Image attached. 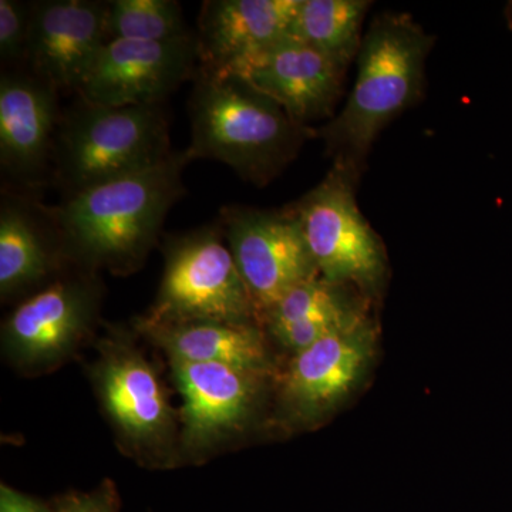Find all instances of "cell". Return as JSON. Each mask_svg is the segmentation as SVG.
<instances>
[{
  "label": "cell",
  "mask_w": 512,
  "mask_h": 512,
  "mask_svg": "<svg viewBox=\"0 0 512 512\" xmlns=\"http://www.w3.org/2000/svg\"><path fill=\"white\" fill-rule=\"evenodd\" d=\"M191 161L187 151H173L153 167L47 207L60 244L89 265L133 268L156 244L168 212L183 197V173Z\"/></svg>",
  "instance_id": "cell-1"
},
{
  "label": "cell",
  "mask_w": 512,
  "mask_h": 512,
  "mask_svg": "<svg viewBox=\"0 0 512 512\" xmlns=\"http://www.w3.org/2000/svg\"><path fill=\"white\" fill-rule=\"evenodd\" d=\"M188 116L191 160H214L242 178L265 187L315 136L296 124L276 101L258 92L241 76L198 69Z\"/></svg>",
  "instance_id": "cell-2"
},
{
  "label": "cell",
  "mask_w": 512,
  "mask_h": 512,
  "mask_svg": "<svg viewBox=\"0 0 512 512\" xmlns=\"http://www.w3.org/2000/svg\"><path fill=\"white\" fill-rule=\"evenodd\" d=\"M433 43L406 13H384L373 20L357 55L356 79L345 106L315 130L333 164L360 177L383 128L419 100Z\"/></svg>",
  "instance_id": "cell-3"
},
{
  "label": "cell",
  "mask_w": 512,
  "mask_h": 512,
  "mask_svg": "<svg viewBox=\"0 0 512 512\" xmlns=\"http://www.w3.org/2000/svg\"><path fill=\"white\" fill-rule=\"evenodd\" d=\"M171 154L163 104L106 107L79 99L60 120L53 175L67 197L146 170Z\"/></svg>",
  "instance_id": "cell-4"
},
{
  "label": "cell",
  "mask_w": 512,
  "mask_h": 512,
  "mask_svg": "<svg viewBox=\"0 0 512 512\" xmlns=\"http://www.w3.org/2000/svg\"><path fill=\"white\" fill-rule=\"evenodd\" d=\"M256 315L218 222L167 239L163 282L144 329L197 320L249 325Z\"/></svg>",
  "instance_id": "cell-5"
},
{
  "label": "cell",
  "mask_w": 512,
  "mask_h": 512,
  "mask_svg": "<svg viewBox=\"0 0 512 512\" xmlns=\"http://www.w3.org/2000/svg\"><path fill=\"white\" fill-rule=\"evenodd\" d=\"M359 175L333 164L328 175L291 208L301 222L320 278L375 289L386 271L380 238L356 204Z\"/></svg>",
  "instance_id": "cell-6"
},
{
  "label": "cell",
  "mask_w": 512,
  "mask_h": 512,
  "mask_svg": "<svg viewBox=\"0 0 512 512\" xmlns=\"http://www.w3.org/2000/svg\"><path fill=\"white\" fill-rule=\"evenodd\" d=\"M217 222L258 315L265 316L296 286L319 278L291 205L282 210L229 205Z\"/></svg>",
  "instance_id": "cell-7"
},
{
  "label": "cell",
  "mask_w": 512,
  "mask_h": 512,
  "mask_svg": "<svg viewBox=\"0 0 512 512\" xmlns=\"http://www.w3.org/2000/svg\"><path fill=\"white\" fill-rule=\"evenodd\" d=\"M200 69L197 37L171 42L109 40L84 77L77 97L97 106L163 104Z\"/></svg>",
  "instance_id": "cell-8"
},
{
  "label": "cell",
  "mask_w": 512,
  "mask_h": 512,
  "mask_svg": "<svg viewBox=\"0 0 512 512\" xmlns=\"http://www.w3.org/2000/svg\"><path fill=\"white\" fill-rule=\"evenodd\" d=\"M107 42V2L46 0L30 5L25 63L59 93H77Z\"/></svg>",
  "instance_id": "cell-9"
},
{
  "label": "cell",
  "mask_w": 512,
  "mask_h": 512,
  "mask_svg": "<svg viewBox=\"0 0 512 512\" xmlns=\"http://www.w3.org/2000/svg\"><path fill=\"white\" fill-rule=\"evenodd\" d=\"M346 70L315 47L288 37L234 74L276 101L296 124L313 130V123L333 119Z\"/></svg>",
  "instance_id": "cell-10"
},
{
  "label": "cell",
  "mask_w": 512,
  "mask_h": 512,
  "mask_svg": "<svg viewBox=\"0 0 512 512\" xmlns=\"http://www.w3.org/2000/svg\"><path fill=\"white\" fill-rule=\"evenodd\" d=\"M299 0H207L198 16L201 69L238 73L291 37Z\"/></svg>",
  "instance_id": "cell-11"
},
{
  "label": "cell",
  "mask_w": 512,
  "mask_h": 512,
  "mask_svg": "<svg viewBox=\"0 0 512 512\" xmlns=\"http://www.w3.org/2000/svg\"><path fill=\"white\" fill-rule=\"evenodd\" d=\"M59 92L28 72H6L0 79V164L16 183L33 187L53 163L62 116Z\"/></svg>",
  "instance_id": "cell-12"
},
{
  "label": "cell",
  "mask_w": 512,
  "mask_h": 512,
  "mask_svg": "<svg viewBox=\"0 0 512 512\" xmlns=\"http://www.w3.org/2000/svg\"><path fill=\"white\" fill-rule=\"evenodd\" d=\"M373 342L372 323L363 315L295 353L284 382V399L292 412L313 419L340 402L365 372Z\"/></svg>",
  "instance_id": "cell-13"
},
{
  "label": "cell",
  "mask_w": 512,
  "mask_h": 512,
  "mask_svg": "<svg viewBox=\"0 0 512 512\" xmlns=\"http://www.w3.org/2000/svg\"><path fill=\"white\" fill-rule=\"evenodd\" d=\"M96 296L90 286L56 281L30 296L5 323V340L25 363L52 362L83 335L92 319Z\"/></svg>",
  "instance_id": "cell-14"
},
{
  "label": "cell",
  "mask_w": 512,
  "mask_h": 512,
  "mask_svg": "<svg viewBox=\"0 0 512 512\" xmlns=\"http://www.w3.org/2000/svg\"><path fill=\"white\" fill-rule=\"evenodd\" d=\"M173 370L183 397L185 440L191 446H208L247 419L255 396V373L183 360H173Z\"/></svg>",
  "instance_id": "cell-15"
},
{
  "label": "cell",
  "mask_w": 512,
  "mask_h": 512,
  "mask_svg": "<svg viewBox=\"0 0 512 512\" xmlns=\"http://www.w3.org/2000/svg\"><path fill=\"white\" fill-rule=\"evenodd\" d=\"M100 387L111 419L137 441L156 440L170 424V407L163 387L146 360L131 350L107 357L100 370Z\"/></svg>",
  "instance_id": "cell-16"
},
{
  "label": "cell",
  "mask_w": 512,
  "mask_h": 512,
  "mask_svg": "<svg viewBox=\"0 0 512 512\" xmlns=\"http://www.w3.org/2000/svg\"><path fill=\"white\" fill-rule=\"evenodd\" d=\"M56 231L47 207L5 195L0 207V292L25 291L55 266L49 234Z\"/></svg>",
  "instance_id": "cell-17"
},
{
  "label": "cell",
  "mask_w": 512,
  "mask_h": 512,
  "mask_svg": "<svg viewBox=\"0 0 512 512\" xmlns=\"http://www.w3.org/2000/svg\"><path fill=\"white\" fill-rule=\"evenodd\" d=\"M147 330L171 360L218 363L255 375L266 366L264 343L251 325L197 320Z\"/></svg>",
  "instance_id": "cell-18"
},
{
  "label": "cell",
  "mask_w": 512,
  "mask_h": 512,
  "mask_svg": "<svg viewBox=\"0 0 512 512\" xmlns=\"http://www.w3.org/2000/svg\"><path fill=\"white\" fill-rule=\"evenodd\" d=\"M369 8L370 2L365 0H299L291 37L348 69L359 55Z\"/></svg>",
  "instance_id": "cell-19"
},
{
  "label": "cell",
  "mask_w": 512,
  "mask_h": 512,
  "mask_svg": "<svg viewBox=\"0 0 512 512\" xmlns=\"http://www.w3.org/2000/svg\"><path fill=\"white\" fill-rule=\"evenodd\" d=\"M109 40L171 42L195 35L175 0H111L107 2Z\"/></svg>",
  "instance_id": "cell-20"
},
{
  "label": "cell",
  "mask_w": 512,
  "mask_h": 512,
  "mask_svg": "<svg viewBox=\"0 0 512 512\" xmlns=\"http://www.w3.org/2000/svg\"><path fill=\"white\" fill-rule=\"evenodd\" d=\"M343 286L315 278L286 293L274 308L266 313L271 328L313 319H345L360 313L343 293Z\"/></svg>",
  "instance_id": "cell-21"
},
{
  "label": "cell",
  "mask_w": 512,
  "mask_h": 512,
  "mask_svg": "<svg viewBox=\"0 0 512 512\" xmlns=\"http://www.w3.org/2000/svg\"><path fill=\"white\" fill-rule=\"evenodd\" d=\"M30 5L0 0V56L3 62L25 63Z\"/></svg>",
  "instance_id": "cell-22"
},
{
  "label": "cell",
  "mask_w": 512,
  "mask_h": 512,
  "mask_svg": "<svg viewBox=\"0 0 512 512\" xmlns=\"http://www.w3.org/2000/svg\"><path fill=\"white\" fill-rule=\"evenodd\" d=\"M360 316H363L362 312L345 319L305 320V322L276 326V328L271 329L276 338L281 340V343H284L286 348L292 349L295 353H299L302 352V350L311 348V346L318 343L319 340L325 339L326 336L346 328L350 323L359 319Z\"/></svg>",
  "instance_id": "cell-23"
},
{
  "label": "cell",
  "mask_w": 512,
  "mask_h": 512,
  "mask_svg": "<svg viewBox=\"0 0 512 512\" xmlns=\"http://www.w3.org/2000/svg\"><path fill=\"white\" fill-rule=\"evenodd\" d=\"M120 498L111 483L87 494H69L56 501L55 512H119Z\"/></svg>",
  "instance_id": "cell-24"
},
{
  "label": "cell",
  "mask_w": 512,
  "mask_h": 512,
  "mask_svg": "<svg viewBox=\"0 0 512 512\" xmlns=\"http://www.w3.org/2000/svg\"><path fill=\"white\" fill-rule=\"evenodd\" d=\"M0 512H55L53 508L28 497V495L2 485L0 488Z\"/></svg>",
  "instance_id": "cell-25"
}]
</instances>
